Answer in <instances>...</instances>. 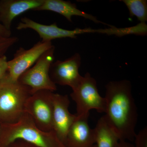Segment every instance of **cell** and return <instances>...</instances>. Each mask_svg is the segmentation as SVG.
Listing matches in <instances>:
<instances>
[{"label":"cell","instance_id":"1","mask_svg":"<svg viewBox=\"0 0 147 147\" xmlns=\"http://www.w3.org/2000/svg\"><path fill=\"white\" fill-rule=\"evenodd\" d=\"M104 115L117 132L120 141L134 140L138 119L137 106L127 80L112 81L105 87Z\"/></svg>","mask_w":147,"mask_h":147},{"label":"cell","instance_id":"2","mask_svg":"<svg viewBox=\"0 0 147 147\" xmlns=\"http://www.w3.org/2000/svg\"><path fill=\"white\" fill-rule=\"evenodd\" d=\"M17 140L38 147H66L54 131L46 132L38 128L26 112L15 123L2 124L0 147H7Z\"/></svg>","mask_w":147,"mask_h":147},{"label":"cell","instance_id":"3","mask_svg":"<svg viewBox=\"0 0 147 147\" xmlns=\"http://www.w3.org/2000/svg\"><path fill=\"white\" fill-rule=\"evenodd\" d=\"M32 94L29 87L18 82L0 80V122L8 124L18 121L25 113V104Z\"/></svg>","mask_w":147,"mask_h":147},{"label":"cell","instance_id":"4","mask_svg":"<svg viewBox=\"0 0 147 147\" xmlns=\"http://www.w3.org/2000/svg\"><path fill=\"white\" fill-rule=\"evenodd\" d=\"M72 90L70 96L76 103V116L90 115L89 111L92 109L98 113H105V98L99 94L96 81L90 74L87 73L82 76Z\"/></svg>","mask_w":147,"mask_h":147},{"label":"cell","instance_id":"5","mask_svg":"<svg viewBox=\"0 0 147 147\" xmlns=\"http://www.w3.org/2000/svg\"><path fill=\"white\" fill-rule=\"evenodd\" d=\"M55 47L53 45L38 59L31 67L19 77L18 82L29 87L32 94L42 90L54 92L57 86L51 80L50 69L55 60Z\"/></svg>","mask_w":147,"mask_h":147},{"label":"cell","instance_id":"6","mask_svg":"<svg viewBox=\"0 0 147 147\" xmlns=\"http://www.w3.org/2000/svg\"><path fill=\"white\" fill-rule=\"evenodd\" d=\"M54 92L42 90L32 94L26 102L25 112L29 114L42 131H53Z\"/></svg>","mask_w":147,"mask_h":147},{"label":"cell","instance_id":"7","mask_svg":"<svg viewBox=\"0 0 147 147\" xmlns=\"http://www.w3.org/2000/svg\"><path fill=\"white\" fill-rule=\"evenodd\" d=\"M53 45L52 41L41 40L28 50L20 47L16 50L13 59L7 62V73L4 80L13 83L18 82L21 74L31 67L40 57Z\"/></svg>","mask_w":147,"mask_h":147},{"label":"cell","instance_id":"8","mask_svg":"<svg viewBox=\"0 0 147 147\" xmlns=\"http://www.w3.org/2000/svg\"><path fill=\"white\" fill-rule=\"evenodd\" d=\"M81 64V57L78 53L65 60L53 62L50 69L51 80L55 85L67 86L73 88L82 77L79 72Z\"/></svg>","mask_w":147,"mask_h":147},{"label":"cell","instance_id":"9","mask_svg":"<svg viewBox=\"0 0 147 147\" xmlns=\"http://www.w3.org/2000/svg\"><path fill=\"white\" fill-rule=\"evenodd\" d=\"M17 25L16 29L18 30L31 29L36 32L39 35L42 41L47 42L57 38H76L78 35L94 32L93 29H80L67 30L58 26L56 24L50 25L39 24L26 17H23Z\"/></svg>","mask_w":147,"mask_h":147},{"label":"cell","instance_id":"10","mask_svg":"<svg viewBox=\"0 0 147 147\" xmlns=\"http://www.w3.org/2000/svg\"><path fill=\"white\" fill-rule=\"evenodd\" d=\"M53 102V131L64 144L69 129L76 116L69 112L70 100L67 95L54 93Z\"/></svg>","mask_w":147,"mask_h":147},{"label":"cell","instance_id":"11","mask_svg":"<svg viewBox=\"0 0 147 147\" xmlns=\"http://www.w3.org/2000/svg\"><path fill=\"white\" fill-rule=\"evenodd\" d=\"M89 116H76L67 134L64 144L66 147H92L95 145L94 129L89 125Z\"/></svg>","mask_w":147,"mask_h":147},{"label":"cell","instance_id":"12","mask_svg":"<svg viewBox=\"0 0 147 147\" xmlns=\"http://www.w3.org/2000/svg\"><path fill=\"white\" fill-rule=\"evenodd\" d=\"M44 0H1L0 23L11 30L12 21L22 13L34 11L42 5Z\"/></svg>","mask_w":147,"mask_h":147},{"label":"cell","instance_id":"13","mask_svg":"<svg viewBox=\"0 0 147 147\" xmlns=\"http://www.w3.org/2000/svg\"><path fill=\"white\" fill-rule=\"evenodd\" d=\"M50 11L62 15L69 22L72 16H79L89 19L97 24H104L94 16L79 10L75 4L62 0H44L42 5L34 11Z\"/></svg>","mask_w":147,"mask_h":147},{"label":"cell","instance_id":"14","mask_svg":"<svg viewBox=\"0 0 147 147\" xmlns=\"http://www.w3.org/2000/svg\"><path fill=\"white\" fill-rule=\"evenodd\" d=\"M94 129L96 147H116L120 141L118 135L105 115L98 120Z\"/></svg>","mask_w":147,"mask_h":147},{"label":"cell","instance_id":"15","mask_svg":"<svg viewBox=\"0 0 147 147\" xmlns=\"http://www.w3.org/2000/svg\"><path fill=\"white\" fill-rule=\"evenodd\" d=\"M127 7L131 17L136 16L141 23L147 21L146 0H122Z\"/></svg>","mask_w":147,"mask_h":147},{"label":"cell","instance_id":"16","mask_svg":"<svg viewBox=\"0 0 147 147\" xmlns=\"http://www.w3.org/2000/svg\"><path fill=\"white\" fill-rule=\"evenodd\" d=\"M18 41L17 37H5L0 35V57L5 55L7 50Z\"/></svg>","mask_w":147,"mask_h":147},{"label":"cell","instance_id":"17","mask_svg":"<svg viewBox=\"0 0 147 147\" xmlns=\"http://www.w3.org/2000/svg\"><path fill=\"white\" fill-rule=\"evenodd\" d=\"M134 140L135 147H147V127H145L136 134Z\"/></svg>","mask_w":147,"mask_h":147},{"label":"cell","instance_id":"18","mask_svg":"<svg viewBox=\"0 0 147 147\" xmlns=\"http://www.w3.org/2000/svg\"><path fill=\"white\" fill-rule=\"evenodd\" d=\"M7 62L8 61L5 55L0 57V80L4 79L7 74Z\"/></svg>","mask_w":147,"mask_h":147},{"label":"cell","instance_id":"19","mask_svg":"<svg viewBox=\"0 0 147 147\" xmlns=\"http://www.w3.org/2000/svg\"><path fill=\"white\" fill-rule=\"evenodd\" d=\"M7 147H38L22 140H17L11 143Z\"/></svg>","mask_w":147,"mask_h":147},{"label":"cell","instance_id":"20","mask_svg":"<svg viewBox=\"0 0 147 147\" xmlns=\"http://www.w3.org/2000/svg\"><path fill=\"white\" fill-rule=\"evenodd\" d=\"M0 35L5 37H9L11 36V30H9L6 28L1 23H0Z\"/></svg>","mask_w":147,"mask_h":147},{"label":"cell","instance_id":"21","mask_svg":"<svg viewBox=\"0 0 147 147\" xmlns=\"http://www.w3.org/2000/svg\"><path fill=\"white\" fill-rule=\"evenodd\" d=\"M116 147H135L134 145L125 141H119Z\"/></svg>","mask_w":147,"mask_h":147},{"label":"cell","instance_id":"22","mask_svg":"<svg viewBox=\"0 0 147 147\" xmlns=\"http://www.w3.org/2000/svg\"><path fill=\"white\" fill-rule=\"evenodd\" d=\"M2 123L0 122V136H1V131Z\"/></svg>","mask_w":147,"mask_h":147},{"label":"cell","instance_id":"23","mask_svg":"<svg viewBox=\"0 0 147 147\" xmlns=\"http://www.w3.org/2000/svg\"><path fill=\"white\" fill-rule=\"evenodd\" d=\"M92 147H96V145L95 144V145H94V146H93Z\"/></svg>","mask_w":147,"mask_h":147}]
</instances>
